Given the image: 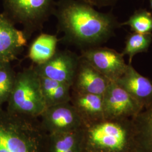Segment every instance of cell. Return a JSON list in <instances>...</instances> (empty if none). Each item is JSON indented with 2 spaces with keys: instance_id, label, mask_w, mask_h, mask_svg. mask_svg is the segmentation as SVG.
I'll list each match as a JSON object with an SVG mask.
<instances>
[{
  "instance_id": "ffe728a7",
  "label": "cell",
  "mask_w": 152,
  "mask_h": 152,
  "mask_svg": "<svg viewBox=\"0 0 152 152\" xmlns=\"http://www.w3.org/2000/svg\"><path fill=\"white\" fill-rule=\"evenodd\" d=\"M16 73L10 63H7L0 68V104L7 101L14 85Z\"/></svg>"
},
{
  "instance_id": "44dd1931",
  "label": "cell",
  "mask_w": 152,
  "mask_h": 152,
  "mask_svg": "<svg viewBox=\"0 0 152 152\" xmlns=\"http://www.w3.org/2000/svg\"><path fill=\"white\" fill-rule=\"evenodd\" d=\"M82 2L85 3L92 7H103L107 6H114L118 0H78Z\"/></svg>"
},
{
  "instance_id": "277c9868",
  "label": "cell",
  "mask_w": 152,
  "mask_h": 152,
  "mask_svg": "<svg viewBox=\"0 0 152 152\" xmlns=\"http://www.w3.org/2000/svg\"><path fill=\"white\" fill-rule=\"evenodd\" d=\"M8 111L39 118L46 105L39 77L31 66L17 73L14 85L7 100Z\"/></svg>"
},
{
  "instance_id": "3957f363",
  "label": "cell",
  "mask_w": 152,
  "mask_h": 152,
  "mask_svg": "<svg viewBox=\"0 0 152 152\" xmlns=\"http://www.w3.org/2000/svg\"><path fill=\"white\" fill-rule=\"evenodd\" d=\"M131 119L105 120L85 128V151L131 152Z\"/></svg>"
},
{
  "instance_id": "5bb4252c",
  "label": "cell",
  "mask_w": 152,
  "mask_h": 152,
  "mask_svg": "<svg viewBox=\"0 0 152 152\" xmlns=\"http://www.w3.org/2000/svg\"><path fill=\"white\" fill-rule=\"evenodd\" d=\"M131 120V152H152V102Z\"/></svg>"
},
{
  "instance_id": "30bf717a",
  "label": "cell",
  "mask_w": 152,
  "mask_h": 152,
  "mask_svg": "<svg viewBox=\"0 0 152 152\" xmlns=\"http://www.w3.org/2000/svg\"><path fill=\"white\" fill-rule=\"evenodd\" d=\"M27 43L23 31L18 29L4 13L0 14V63L15 60Z\"/></svg>"
},
{
  "instance_id": "ac0fdd59",
  "label": "cell",
  "mask_w": 152,
  "mask_h": 152,
  "mask_svg": "<svg viewBox=\"0 0 152 152\" xmlns=\"http://www.w3.org/2000/svg\"><path fill=\"white\" fill-rule=\"evenodd\" d=\"M152 42V33H130L127 37L125 48L121 53L124 56H129V64H131L134 56L139 53L147 52Z\"/></svg>"
},
{
  "instance_id": "9a60e30c",
  "label": "cell",
  "mask_w": 152,
  "mask_h": 152,
  "mask_svg": "<svg viewBox=\"0 0 152 152\" xmlns=\"http://www.w3.org/2000/svg\"><path fill=\"white\" fill-rule=\"evenodd\" d=\"M85 127L67 132L49 134V152H83Z\"/></svg>"
},
{
  "instance_id": "52a82bcc",
  "label": "cell",
  "mask_w": 152,
  "mask_h": 152,
  "mask_svg": "<svg viewBox=\"0 0 152 152\" xmlns=\"http://www.w3.org/2000/svg\"><path fill=\"white\" fill-rule=\"evenodd\" d=\"M39 118L48 134L67 132L85 127L71 102L47 107Z\"/></svg>"
},
{
  "instance_id": "ba28073f",
  "label": "cell",
  "mask_w": 152,
  "mask_h": 152,
  "mask_svg": "<svg viewBox=\"0 0 152 152\" xmlns=\"http://www.w3.org/2000/svg\"><path fill=\"white\" fill-rule=\"evenodd\" d=\"M80 56L69 50H57L45 63L33 68L39 76L71 86L73 83Z\"/></svg>"
},
{
  "instance_id": "8fae6325",
  "label": "cell",
  "mask_w": 152,
  "mask_h": 152,
  "mask_svg": "<svg viewBox=\"0 0 152 152\" xmlns=\"http://www.w3.org/2000/svg\"><path fill=\"white\" fill-rule=\"evenodd\" d=\"M110 81L80 55L72 85L75 92L103 95Z\"/></svg>"
},
{
  "instance_id": "7402d4cb",
  "label": "cell",
  "mask_w": 152,
  "mask_h": 152,
  "mask_svg": "<svg viewBox=\"0 0 152 152\" xmlns=\"http://www.w3.org/2000/svg\"><path fill=\"white\" fill-rule=\"evenodd\" d=\"M5 63H0V68H1Z\"/></svg>"
},
{
  "instance_id": "603a6c76",
  "label": "cell",
  "mask_w": 152,
  "mask_h": 152,
  "mask_svg": "<svg viewBox=\"0 0 152 152\" xmlns=\"http://www.w3.org/2000/svg\"><path fill=\"white\" fill-rule=\"evenodd\" d=\"M149 4H150V6H151V7L152 9V0H149Z\"/></svg>"
},
{
  "instance_id": "7a4b0ae2",
  "label": "cell",
  "mask_w": 152,
  "mask_h": 152,
  "mask_svg": "<svg viewBox=\"0 0 152 152\" xmlns=\"http://www.w3.org/2000/svg\"><path fill=\"white\" fill-rule=\"evenodd\" d=\"M0 152H49V134L39 118L0 110Z\"/></svg>"
},
{
  "instance_id": "cb8c5ba5",
  "label": "cell",
  "mask_w": 152,
  "mask_h": 152,
  "mask_svg": "<svg viewBox=\"0 0 152 152\" xmlns=\"http://www.w3.org/2000/svg\"><path fill=\"white\" fill-rule=\"evenodd\" d=\"M86 152V151H83V152Z\"/></svg>"
},
{
  "instance_id": "8992f818",
  "label": "cell",
  "mask_w": 152,
  "mask_h": 152,
  "mask_svg": "<svg viewBox=\"0 0 152 152\" xmlns=\"http://www.w3.org/2000/svg\"><path fill=\"white\" fill-rule=\"evenodd\" d=\"M105 119H131L144 108L124 89L110 81L103 95Z\"/></svg>"
},
{
  "instance_id": "4fadbf2b",
  "label": "cell",
  "mask_w": 152,
  "mask_h": 152,
  "mask_svg": "<svg viewBox=\"0 0 152 152\" xmlns=\"http://www.w3.org/2000/svg\"><path fill=\"white\" fill-rule=\"evenodd\" d=\"M71 103L85 127L105 119L103 95L71 91Z\"/></svg>"
},
{
  "instance_id": "6da1fadb",
  "label": "cell",
  "mask_w": 152,
  "mask_h": 152,
  "mask_svg": "<svg viewBox=\"0 0 152 152\" xmlns=\"http://www.w3.org/2000/svg\"><path fill=\"white\" fill-rule=\"evenodd\" d=\"M53 15L64 34L63 39L83 49L106 42L121 26L112 14L99 12L78 0H59Z\"/></svg>"
},
{
  "instance_id": "e0dca14e",
  "label": "cell",
  "mask_w": 152,
  "mask_h": 152,
  "mask_svg": "<svg viewBox=\"0 0 152 152\" xmlns=\"http://www.w3.org/2000/svg\"><path fill=\"white\" fill-rule=\"evenodd\" d=\"M58 41L56 35L42 33L31 45L28 50V58L36 64L45 63L57 51Z\"/></svg>"
},
{
  "instance_id": "5b68a950",
  "label": "cell",
  "mask_w": 152,
  "mask_h": 152,
  "mask_svg": "<svg viewBox=\"0 0 152 152\" xmlns=\"http://www.w3.org/2000/svg\"><path fill=\"white\" fill-rule=\"evenodd\" d=\"M54 0H3L4 14L23 27L27 38L41 29L54 10Z\"/></svg>"
},
{
  "instance_id": "2e32d148",
  "label": "cell",
  "mask_w": 152,
  "mask_h": 152,
  "mask_svg": "<svg viewBox=\"0 0 152 152\" xmlns=\"http://www.w3.org/2000/svg\"><path fill=\"white\" fill-rule=\"evenodd\" d=\"M39 77L46 108L71 102V86L48 78Z\"/></svg>"
},
{
  "instance_id": "7c38bea8",
  "label": "cell",
  "mask_w": 152,
  "mask_h": 152,
  "mask_svg": "<svg viewBox=\"0 0 152 152\" xmlns=\"http://www.w3.org/2000/svg\"><path fill=\"white\" fill-rule=\"evenodd\" d=\"M115 82L144 108L152 102V81L128 64L125 73Z\"/></svg>"
},
{
  "instance_id": "9c48e42d",
  "label": "cell",
  "mask_w": 152,
  "mask_h": 152,
  "mask_svg": "<svg viewBox=\"0 0 152 152\" xmlns=\"http://www.w3.org/2000/svg\"><path fill=\"white\" fill-rule=\"evenodd\" d=\"M81 56L110 81L119 78L128 65L122 53L108 48L96 46L83 49Z\"/></svg>"
},
{
  "instance_id": "d6986e66",
  "label": "cell",
  "mask_w": 152,
  "mask_h": 152,
  "mask_svg": "<svg viewBox=\"0 0 152 152\" xmlns=\"http://www.w3.org/2000/svg\"><path fill=\"white\" fill-rule=\"evenodd\" d=\"M121 26H127L133 32L142 34L152 33V14L145 9H139L131 15Z\"/></svg>"
}]
</instances>
